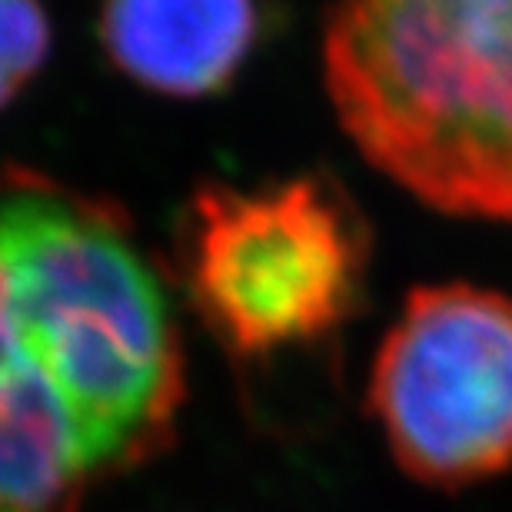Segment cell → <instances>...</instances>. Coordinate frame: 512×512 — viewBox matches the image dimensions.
Here are the masks:
<instances>
[{
	"label": "cell",
	"mask_w": 512,
	"mask_h": 512,
	"mask_svg": "<svg viewBox=\"0 0 512 512\" xmlns=\"http://www.w3.org/2000/svg\"><path fill=\"white\" fill-rule=\"evenodd\" d=\"M370 413L406 476L463 489L512 466V296L409 293L370 373Z\"/></svg>",
	"instance_id": "cell-4"
},
{
	"label": "cell",
	"mask_w": 512,
	"mask_h": 512,
	"mask_svg": "<svg viewBox=\"0 0 512 512\" xmlns=\"http://www.w3.org/2000/svg\"><path fill=\"white\" fill-rule=\"evenodd\" d=\"M326 94L366 163L426 207L512 220V0L330 10Z\"/></svg>",
	"instance_id": "cell-2"
},
{
	"label": "cell",
	"mask_w": 512,
	"mask_h": 512,
	"mask_svg": "<svg viewBox=\"0 0 512 512\" xmlns=\"http://www.w3.org/2000/svg\"><path fill=\"white\" fill-rule=\"evenodd\" d=\"M370 233L320 177L207 187L183 223V283L217 340L243 360L320 340L360 303Z\"/></svg>",
	"instance_id": "cell-3"
},
{
	"label": "cell",
	"mask_w": 512,
	"mask_h": 512,
	"mask_svg": "<svg viewBox=\"0 0 512 512\" xmlns=\"http://www.w3.org/2000/svg\"><path fill=\"white\" fill-rule=\"evenodd\" d=\"M0 283L27 370L74 419L97 476L170 443L183 356L160 276L104 200L0 177Z\"/></svg>",
	"instance_id": "cell-1"
},
{
	"label": "cell",
	"mask_w": 512,
	"mask_h": 512,
	"mask_svg": "<svg viewBox=\"0 0 512 512\" xmlns=\"http://www.w3.org/2000/svg\"><path fill=\"white\" fill-rule=\"evenodd\" d=\"M50 50L47 14L34 4L0 0V107L14 100L37 74Z\"/></svg>",
	"instance_id": "cell-7"
},
{
	"label": "cell",
	"mask_w": 512,
	"mask_h": 512,
	"mask_svg": "<svg viewBox=\"0 0 512 512\" xmlns=\"http://www.w3.org/2000/svg\"><path fill=\"white\" fill-rule=\"evenodd\" d=\"M94 479L54 389L27 376L0 393V512H80Z\"/></svg>",
	"instance_id": "cell-6"
},
{
	"label": "cell",
	"mask_w": 512,
	"mask_h": 512,
	"mask_svg": "<svg viewBox=\"0 0 512 512\" xmlns=\"http://www.w3.org/2000/svg\"><path fill=\"white\" fill-rule=\"evenodd\" d=\"M100 44L137 84L170 97L227 87L260 37V10L240 0H127L100 10Z\"/></svg>",
	"instance_id": "cell-5"
}]
</instances>
